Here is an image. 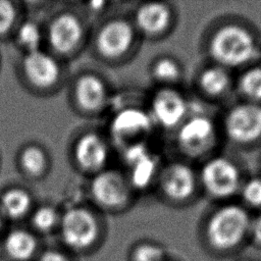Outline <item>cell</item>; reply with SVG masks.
<instances>
[{
    "mask_svg": "<svg viewBox=\"0 0 261 261\" xmlns=\"http://www.w3.org/2000/svg\"><path fill=\"white\" fill-rule=\"evenodd\" d=\"M249 242H251L258 249H261V214L257 215L251 220Z\"/></svg>",
    "mask_w": 261,
    "mask_h": 261,
    "instance_id": "obj_29",
    "label": "cell"
},
{
    "mask_svg": "<svg viewBox=\"0 0 261 261\" xmlns=\"http://www.w3.org/2000/svg\"><path fill=\"white\" fill-rule=\"evenodd\" d=\"M125 160L130 167V178L135 186L146 187L156 171V161L142 144L130 146L125 153Z\"/></svg>",
    "mask_w": 261,
    "mask_h": 261,
    "instance_id": "obj_14",
    "label": "cell"
},
{
    "mask_svg": "<svg viewBox=\"0 0 261 261\" xmlns=\"http://www.w3.org/2000/svg\"><path fill=\"white\" fill-rule=\"evenodd\" d=\"M209 54L220 66H240L256 54V42L252 34L239 24L220 27L211 37Z\"/></svg>",
    "mask_w": 261,
    "mask_h": 261,
    "instance_id": "obj_2",
    "label": "cell"
},
{
    "mask_svg": "<svg viewBox=\"0 0 261 261\" xmlns=\"http://www.w3.org/2000/svg\"><path fill=\"white\" fill-rule=\"evenodd\" d=\"M152 74L159 82L173 83L179 79L181 71L175 60L169 57H163L154 63Z\"/></svg>",
    "mask_w": 261,
    "mask_h": 261,
    "instance_id": "obj_24",
    "label": "cell"
},
{
    "mask_svg": "<svg viewBox=\"0 0 261 261\" xmlns=\"http://www.w3.org/2000/svg\"><path fill=\"white\" fill-rule=\"evenodd\" d=\"M201 181L210 196L227 198L240 189L241 173L232 161L224 157H214L202 167Z\"/></svg>",
    "mask_w": 261,
    "mask_h": 261,
    "instance_id": "obj_3",
    "label": "cell"
},
{
    "mask_svg": "<svg viewBox=\"0 0 261 261\" xmlns=\"http://www.w3.org/2000/svg\"><path fill=\"white\" fill-rule=\"evenodd\" d=\"M63 242L70 248L84 249L91 246L97 237L98 226L93 214L84 208L68 209L60 220Z\"/></svg>",
    "mask_w": 261,
    "mask_h": 261,
    "instance_id": "obj_5",
    "label": "cell"
},
{
    "mask_svg": "<svg viewBox=\"0 0 261 261\" xmlns=\"http://www.w3.org/2000/svg\"><path fill=\"white\" fill-rule=\"evenodd\" d=\"M134 30L122 19H113L100 30L97 36V48L102 55L114 58L122 55L132 45Z\"/></svg>",
    "mask_w": 261,
    "mask_h": 261,
    "instance_id": "obj_8",
    "label": "cell"
},
{
    "mask_svg": "<svg viewBox=\"0 0 261 261\" xmlns=\"http://www.w3.org/2000/svg\"><path fill=\"white\" fill-rule=\"evenodd\" d=\"M16 37L21 47L27 50V53L40 50L42 36L39 27L35 22L25 21L21 23Z\"/></svg>",
    "mask_w": 261,
    "mask_h": 261,
    "instance_id": "obj_23",
    "label": "cell"
},
{
    "mask_svg": "<svg viewBox=\"0 0 261 261\" xmlns=\"http://www.w3.org/2000/svg\"><path fill=\"white\" fill-rule=\"evenodd\" d=\"M83 29L80 20L72 14L63 13L56 16L48 29V40L53 49L59 52L72 50L80 42Z\"/></svg>",
    "mask_w": 261,
    "mask_h": 261,
    "instance_id": "obj_11",
    "label": "cell"
},
{
    "mask_svg": "<svg viewBox=\"0 0 261 261\" xmlns=\"http://www.w3.org/2000/svg\"><path fill=\"white\" fill-rule=\"evenodd\" d=\"M74 155L79 164L86 170L96 171L104 166L108 158L105 142L95 134L81 137L74 148Z\"/></svg>",
    "mask_w": 261,
    "mask_h": 261,
    "instance_id": "obj_13",
    "label": "cell"
},
{
    "mask_svg": "<svg viewBox=\"0 0 261 261\" xmlns=\"http://www.w3.org/2000/svg\"><path fill=\"white\" fill-rule=\"evenodd\" d=\"M239 87L245 97L252 101L261 100V67H251L240 77Z\"/></svg>",
    "mask_w": 261,
    "mask_h": 261,
    "instance_id": "obj_21",
    "label": "cell"
},
{
    "mask_svg": "<svg viewBox=\"0 0 261 261\" xmlns=\"http://www.w3.org/2000/svg\"><path fill=\"white\" fill-rule=\"evenodd\" d=\"M32 221L38 230L45 232L51 230L57 224L58 215L52 207L43 206L34 212Z\"/></svg>",
    "mask_w": 261,
    "mask_h": 261,
    "instance_id": "obj_26",
    "label": "cell"
},
{
    "mask_svg": "<svg viewBox=\"0 0 261 261\" xmlns=\"http://www.w3.org/2000/svg\"><path fill=\"white\" fill-rule=\"evenodd\" d=\"M236 261H256V260H253L251 258H242V259H239V260H236Z\"/></svg>",
    "mask_w": 261,
    "mask_h": 261,
    "instance_id": "obj_31",
    "label": "cell"
},
{
    "mask_svg": "<svg viewBox=\"0 0 261 261\" xmlns=\"http://www.w3.org/2000/svg\"><path fill=\"white\" fill-rule=\"evenodd\" d=\"M170 9L160 2H148L136 12V24L145 34L156 35L164 32L170 22Z\"/></svg>",
    "mask_w": 261,
    "mask_h": 261,
    "instance_id": "obj_15",
    "label": "cell"
},
{
    "mask_svg": "<svg viewBox=\"0 0 261 261\" xmlns=\"http://www.w3.org/2000/svg\"><path fill=\"white\" fill-rule=\"evenodd\" d=\"M187 109V101L178 91L163 88L152 98L150 116L162 127L172 128L184 120Z\"/></svg>",
    "mask_w": 261,
    "mask_h": 261,
    "instance_id": "obj_7",
    "label": "cell"
},
{
    "mask_svg": "<svg viewBox=\"0 0 261 261\" xmlns=\"http://www.w3.org/2000/svg\"><path fill=\"white\" fill-rule=\"evenodd\" d=\"M165 261H178V260H177V259H176V260H172V259H170V258H168V259H166V260H165Z\"/></svg>",
    "mask_w": 261,
    "mask_h": 261,
    "instance_id": "obj_33",
    "label": "cell"
},
{
    "mask_svg": "<svg viewBox=\"0 0 261 261\" xmlns=\"http://www.w3.org/2000/svg\"><path fill=\"white\" fill-rule=\"evenodd\" d=\"M2 209L4 213L12 218L22 217L31 207L30 195L20 189H11L7 191L1 199Z\"/></svg>",
    "mask_w": 261,
    "mask_h": 261,
    "instance_id": "obj_20",
    "label": "cell"
},
{
    "mask_svg": "<svg viewBox=\"0 0 261 261\" xmlns=\"http://www.w3.org/2000/svg\"><path fill=\"white\" fill-rule=\"evenodd\" d=\"M75 96L82 107L93 110L103 105L106 100V89L101 80L88 74L77 81Z\"/></svg>",
    "mask_w": 261,
    "mask_h": 261,
    "instance_id": "obj_16",
    "label": "cell"
},
{
    "mask_svg": "<svg viewBox=\"0 0 261 261\" xmlns=\"http://www.w3.org/2000/svg\"><path fill=\"white\" fill-rule=\"evenodd\" d=\"M22 68L29 80L39 87L51 86L59 76V67L56 61L41 50L27 53Z\"/></svg>",
    "mask_w": 261,
    "mask_h": 261,
    "instance_id": "obj_12",
    "label": "cell"
},
{
    "mask_svg": "<svg viewBox=\"0 0 261 261\" xmlns=\"http://www.w3.org/2000/svg\"><path fill=\"white\" fill-rule=\"evenodd\" d=\"M224 129L236 143L256 141L261 137V106L251 102L234 105L225 115Z\"/></svg>",
    "mask_w": 261,
    "mask_h": 261,
    "instance_id": "obj_4",
    "label": "cell"
},
{
    "mask_svg": "<svg viewBox=\"0 0 261 261\" xmlns=\"http://www.w3.org/2000/svg\"><path fill=\"white\" fill-rule=\"evenodd\" d=\"M20 164L27 172L31 174H38L42 172L46 166L45 154L39 147H27L22 150L20 155Z\"/></svg>",
    "mask_w": 261,
    "mask_h": 261,
    "instance_id": "obj_25",
    "label": "cell"
},
{
    "mask_svg": "<svg viewBox=\"0 0 261 261\" xmlns=\"http://www.w3.org/2000/svg\"><path fill=\"white\" fill-rule=\"evenodd\" d=\"M152 118L139 109H126L120 112L113 121V130L119 136H132L149 129Z\"/></svg>",
    "mask_w": 261,
    "mask_h": 261,
    "instance_id": "obj_18",
    "label": "cell"
},
{
    "mask_svg": "<svg viewBox=\"0 0 261 261\" xmlns=\"http://www.w3.org/2000/svg\"><path fill=\"white\" fill-rule=\"evenodd\" d=\"M252 218L238 204H226L213 211L205 222L202 243L206 251L215 257L233 256L247 242Z\"/></svg>",
    "mask_w": 261,
    "mask_h": 261,
    "instance_id": "obj_1",
    "label": "cell"
},
{
    "mask_svg": "<svg viewBox=\"0 0 261 261\" xmlns=\"http://www.w3.org/2000/svg\"><path fill=\"white\" fill-rule=\"evenodd\" d=\"M244 201L252 207H261V178L249 179L242 188Z\"/></svg>",
    "mask_w": 261,
    "mask_h": 261,
    "instance_id": "obj_27",
    "label": "cell"
},
{
    "mask_svg": "<svg viewBox=\"0 0 261 261\" xmlns=\"http://www.w3.org/2000/svg\"><path fill=\"white\" fill-rule=\"evenodd\" d=\"M39 261H69V260L64 254L60 252L46 251L40 256Z\"/></svg>",
    "mask_w": 261,
    "mask_h": 261,
    "instance_id": "obj_30",
    "label": "cell"
},
{
    "mask_svg": "<svg viewBox=\"0 0 261 261\" xmlns=\"http://www.w3.org/2000/svg\"><path fill=\"white\" fill-rule=\"evenodd\" d=\"M176 139L179 148L187 155L200 156L209 150L214 142V123L205 115L192 116L180 125Z\"/></svg>",
    "mask_w": 261,
    "mask_h": 261,
    "instance_id": "obj_6",
    "label": "cell"
},
{
    "mask_svg": "<svg viewBox=\"0 0 261 261\" xmlns=\"http://www.w3.org/2000/svg\"><path fill=\"white\" fill-rule=\"evenodd\" d=\"M93 198L105 207H116L123 204L128 197L127 182L116 171L99 172L92 181Z\"/></svg>",
    "mask_w": 261,
    "mask_h": 261,
    "instance_id": "obj_10",
    "label": "cell"
},
{
    "mask_svg": "<svg viewBox=\"0 0 261 261\" xmlns=\"http://www.w3.org/2000/svg\"><path fill=\"white\" fill-rule=\"evenodd\" d=\"M2 227V219H1V215H0V229Z\"/></svg>",
    "mask_w": 261,
    "mask_h": 261,
    "instance_id": "obj_32",
    "label": "cell"
},
{
    "mask_svg": "<svg viewBox=\"0 0 261 261\" xmlns=\"http://www.w3.org/2000/svg\"><path fill=\"white\" fill-rule=\"evenodd\" d=\"M161 189L170 200L186 201L196 189V176L193 169L181 162L169 164L162 172Z\"/></svg>",
    "mask_w": 261,
    "mask_h": 261,
    "instance_id": "obj_9",
    "label": "cell"
},
{
    "mask_svg": "<svg viewBox=\"0 0 261 261\" xmlns=\"http://www.w3.org/2000/svg\"><path fill=\"white\" fill-rule=\"evenodd\" d=\"M168 258L166 249L155 242L141 243L132 252V261H165Z\"/></svg>",
    "mask_w": 261,
    "mask_h": 261,
    "instance_id": "obj_22",
    "label": "cell"
},
{
    "mask_svg": "<svg viewBox=\"0 0 261 261\" xmlns=\"http://www.w3.org/2000/svg\"><path fill=\"white\" fill-rule=\"evenodd\" d=\"M15 11L13 5L4 0H0V36L6 34L13 24Z\"/></svg>",
    "mask_w": 261,
    "mask_h": 261,
    "instance_id": "obj_28",
    "label": "cell"
},
{
    "mask_svg": "<svg viewBox=\"0 0 261 261\" xmlns=\"http://www.w3.org/2000/svg\"><path fill=\"white\" fill-rule=\"evenodd\" d=\"M230 77L224 67L214 65L205 68L199 77L201 90L210 97H218L222 95L228 88Z\"/></svg>",
    "mask_w": 261,
    "mask_h": 261,
    "instance_id": "obj_19",
    "label": "cell"
},
{
    "mask_svg": "<svg viewBox=\"0 0 261 261\" xmlns=\"http://www.w3.org/2000/svg\"><path fill=\"white\" fill-rule=\"evenodd\" d=\"M36 238L25 229H13L7 233L4 240L6 254L15 261H27L37 251Z\"/></svg>",
    "mask_w": 261,
    "mask_h": 261,
    "instance_id": "obj_17",
    "label": "cell"
}]
</instances>
